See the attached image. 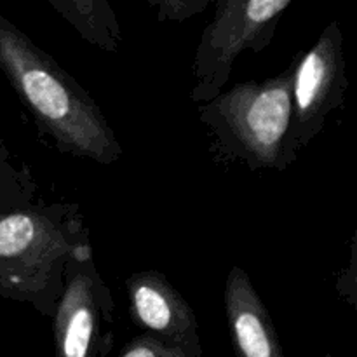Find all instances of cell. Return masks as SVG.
<instances>
[{
    "label": "cell",
    "mask_w": 357,
    "mask_h": 357,
    "mask_svg": "<svg viewBox=\"0 0 357 357\" xmlns=\"http://www.w3.org/2000/svg\"><path fill=\"white\" fill-rule=\"evenodd\" d=\"M223 305L236 357H284L274 319L239 265L227 275Z\"/></svg>",
    "instance_id": "ba28073f"
},
{
    "label": "cell",
    "mask_w": 357,
    "mask_h": 357,
    "mask_svg": "<svg viewBox=\"0 0 357 357\" xmlns=\"http://www.w3.org/2000/svg\"><path fill=\"white\" fill-rule=\"evenodd\" d=\"M291 0H216L192 61L190 100L206 103L225 89L237 58L260 54L274 38Z\"/></svg>",
    "instance_id": "277c9868"
},
{
    "label": "cell",
    "mask_w": 357,
    "mask_h": 357,
    "mask_svg": "<svg viewBox=\"0 0 357 357\" xmlns=\"http://www.w3.org/2000/svg\"><path fill=\"white\" fill-rule=\"evenodd\" d=\"M146 2L155 10L159 21L183 23V21L204 13L216 0H146Z\"/></svg>",
    "instance_id": "7c38bea8"
},
{
    "label": "cell",
    "mask_w": 357,
    "mask_h": 357,
    "mask_svg": "<svg viewBox=\"0 0 357 357\" xmlns=\"http://www.w3.org/2000/svg\"><path fill=\"white\" fill-rule=\"evenodd\" d=\"M82 40L100 51L117 54L122 30L110 0H45Z\"/></svg>",
    "instance_id": "9c48e42d"
},
{
    "label": "cell",
    "mask_w": 357,
    "mask_h": 357,
    "mask_svg": "<svg viewBox=\"0 0 357 357\" xmlns=\"http://www.w3.org/2000/svg\"><path fill=\"white\" fill-rule=\"evenodd\" d=\"M119 357H204V351H194L139 333L124 345Z\"/></svg>",
    "instance_id": "8fae6325"
},
{
    "label": "cell",
    "mask_w": 357,
    "mask_h": 357,
    "mask_svg": "<svg viewBox=\"0 0 357 357\" xmlns=\"http://www.w3.org/2000/svg\"><path fill=\"white\" fill-rule=\"evenodd\" d=\"M126 295L129 319L139 333L202 351L194 309L162 272L142 271L131 274L126 279Z\"/></svg>",
    "instance_id": "52a82bcc"
},
{
    "label": "cell",
    "mask_w": 357,
    "mask_h": 357,
    "mask_svg": "<svg viewBox=\"0 0 357 357\" xmlns=\"http://www.w3.org/2000/svg\"><path fill=\"white\" fill-rule=\"evenodd\" d=\"M0 73L33 119L40 139L59 153L100 166L121 160V142L93 94L2 14Z\"/></svg>",
    "instance_id": "6da1fadb"
},
{
    "label": "cell",
    "mask_w": 357,
    "mask_h": 357,
    "mask_svg": "<svg viewBox=\"0 0 357 357\" xmlns=\"http://www.w3.org/2000/svg\"><path fill=\"white\" fill-rule=\"evenodd\" d=\"M51 316L56 357H107L115 344V302L93 255L68 258Z\"/></svg>",
    "instance_id": "5b68a950"
},
{
    "label": "cell",
    "mask_w": 357,
    "mask_h": 357,
    "mask_svg": "<svg viewBox=\"0 0 357 357\" xmlns=\"http://www.w3.org/2000/svg\"><path fill=\"white\" fill-rule=\"evenodd\" d=\"M289 63L279 75L244 80L199 103L197 117L209 142V155L220 167L286 171L300 153L291 143Z\"/></svg>",
    "instance_id": "3957f363"
},
{
    "label": "cell",
    "mask_w": 357,
    "mask_h": 357,
    "mask_svg": "<svg viewBox=\"0 0 357 357\" xmlns=\"http://www.w3.org/2000/svg\"><path fill=\"white\" fill-rule=\"evenodd\" d=\"M324 357H333V356H331V354H326Z\"/></svg>",
    "instance_id": "5bb4252c"
},
{
    "label": "cell",
    "mask_w": 357,
    "mask_h": 357,
    "mask_svg": "<svg viewBox=\"0 0 357 357\" xmlns=\"http://www.w3.org/2000/svg\"><path fill=\"white\" fill-rule=\"evenodd\" d=\"M291 65V143L300 153L319 136L328 117L345 105L349 79L338 21H331Z\"/></svg>",
    "instance_id": "8992f818"
},
{
    "label": "cell",
    "mask_w": 357,
    "mask_h": 357,
    "mask_svg": "<svg viewBox=\"0 0 357 357\" xmlns=\"http://www.w3.org/2000/svg\"><path fill=\"white\" fill-rule=\"evenodd\" d=\"M38 183L26 162H21L0 138V211L28 208L38 201Z\"/></svg>",
    "instance_id": "30bf717a"
},
{
    "label": "cell",
    "mask_w": 357,
    "mask_h": 357,
    "mask_svg": "<svg viewBox=\"0 0 357 357\" xmlns=\"http://www.w3.org/2000/svg\"><path fill=\"white\" fill-rule=\"evenodd\" d=\"M357 234L351 237V251H349V264L338 272L337 275V282H335V289H337L338 296L342 300L349 303L351 307L356 309V293H357V246H356V241H357Z\"/></svg>",
    "instance_id": "4fadbf2b"
},
{
    "label": "cell",
    "mask_w": 357,
    "mask_h": 357,
    "mask_svg": "<svg viewBox=\"0 0 357 357\" xmlns=\"http://www.w3.org/2000/svg\"><path fill=\"white\" fill-rule=\"evenodd\" d=\"M89 236L75 202L0 211V298L28 303L51 319L68 258L93 255Z\"/></svg>",
    "instance_id": "7a4b0ae2"
},
{
    "label": "cell",
    "mask_w": 357,
    "mask_h": 357,
    "mask_svg": "<svg viewBox=\"0 0 357 357\" xmlns=\"http://www.w3.org/2000/svg\"><path fill=\"white\" fill-rule=\"evenodd\" d=\"M0 103H2V98H0Z\"/></svg>",
    "instance_id": "9a60e30c"
}]
</instances>
